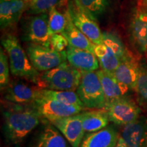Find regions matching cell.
I'll return each mask as SVG.
<instances>
[{
    "instance_id": "1",
    "label": "cell",
    "mask_w": 147,
    "mask_h": 147,
    "mask_svg": "<svg viewBox=\"0 0 147 147\" xmlns=\"http://www.w3.org/2000/svg\"><path fill=\"white\" fill-rule=\"evenodd\" d=\"M2 133L8 146L20 147L31 132L46 120L31 105H21L1 100Z\"/></svg>"
},
{
    "instance_id": "2",
    "label": "cell",
    "mask_w": 147,
    "mask_h": 147,
    "mask_svg": "<svg viewBox=\"0 0 147 147\" xmlns=\"http://www.w3.org/2000/svg\"><path fill=\"white\" fill-rule=\"evenodd\" d=\"M1 45L8 55L12 76L38 86L40 72L32 65L26 51L15 35L7 33L1 37Z\"/></svg>"
},
{
    "instance_id": "3",
    "label": "cell",
    "mask_w": 147,
    "mask_h": 147,
    "mask_svg": "<svg viewBox=\"0 0 147 147\" xmlns=\"http://www.w3.org/2000/svg\"><path fill=\"white\" fill-rule=\"evenodd\" d=\"M81 76V71L66 61L57 67L40 72L38 86L41 89L56 91H76Z\"/></svg>"
},
{
    "instance_id": "4",
    "label": "cell",
    "mask_w": 147,
    "mask_h": 147,
    "mask_svg": "<svg viewBox=\"0 0 147 147\" xmlns=\"http://www.w3.org/2000/svg\"><path fill=\"white\" fill-rule=\"evenodd\" d=\"M94 54L99 61L101 69L114 73L119 63L129 53L117 34L104 32L102 43L95 45Z\"/></svg>"
},
{
    "instance_id": "5",
    "label": "cell",
    "mask_w": 147,
    "mask_h": 147,
    "mask_svg": "<svg viewBox=\"0 0 147 147\" xmlns=\"http://www.w3.org/2000/svg\"><path fill=\"white\" fill-rule=\"evenodd\" d=\"M76 92L87 109H103L106 106V97L96 71H81Z\"/></svg>"
},
{
    "instance_id": "6",
    "label": "cell",
    "mask_w": 147,
    "mask_h": 147,
    "mask_svg": "<svg viewBox=\"0 0 147 147\" xmlns=\"http://www.w3.org/2000/svg\"><path fill=\"white\" fill-rule=\"evenodd\" d=\"M67 10L75 26L94 45L102 43L103 33L97 19L82 7L78 0H68Z\"/></svg>"
},
{
    "instance_id": "7",
    "label": "cell",
    "mask_w": 147,
    "mask_h": 147,
    "mask_svg": "<svg viewBox=\"0 0 147 147\" xmlns=\"http://www.w3.org/2000/svg\"><path fill=\"white\" fill-rule=\"evenodd\" d=\"M25 51L32 65L40 72L57 67L67 61L65 51H55L51 47L27 42Z\"/></svg>"
},
{
    "instance_id": "8",
    "label": "cell",
    "mask_w": 147,
    "mask_h": 147,
    "mask_svg": "<svg viewBox=\"0 0 147 147\" xmlns=\"http://www.w3.org/2000/svg\"><path fill=\"white\" fill-rule=\"evenodd\" d=\"M103 109L107 112L110 122L119 125H126L140 117L141 110L129 96L106 102Z\"/></svg>"
},
{
    "instance_id": "9",
    "label": "cell",
    "mask_w": 147,
    "mask_h": 147,
    "mask_svg": "<svg viewBox=\"0 0 147 147\" xmlns=\"http://www.w3.org/2000/svg\"><path fill=\"white\" fill-rule=\"evenodd\" d=\"M22 36L24 41L50 46L49 30V13L28 16L22 23Z\"/></svg>"
},
{
    "instance_id": "10",
    "label": "cell",
    "mask_w": 147,
    "mask_h": 147,
    "mask_svg": "<svg viewBox=\"0 0 147 147\" xmlns=\"http://www.w3.org/2000/svg\"><path fill=\"white\" fill-rule=\"evenodd\" d=\"M28 81L14 79L3 90V100L21 105H32L42 96L41 88Z\"/></svg>"
},
{
    "instance_id": "11",
    "label": "cell",
    "mask_w": 147,
    "mask_h": 147,
    "mask_svg": "<svg viewBox=\"0 0 147 147\" xmlns=\"http://www.w3.org/2000/svg\"><path fill=\"white\" fill-rule=\"evenodd\" d=\"M129 35L132 45L139 53L147 51V10L136 7L132 11L129 23Z\"/></svg>"
},
{
    "instance_id": "12",
    "label": "cell",
    "mask_w": 147,
    "mask_h": 147,
    "mask_svg": "<svg viewBox=\"0 0 147 147\" xmlns=\"http://www.w3.org/2000/svg\"><path fill=\"white\" fill-rule=\"evenodd\" d=\"M31 106L47 120L75 115L86 109L80 106L63 104L57 100L43 96L37 99Z\"/></svg>"
},
{
    "instance_id": "13",
    "label": "cell",
    "mask_w": 147,
    "mask_h": 147,
    "mask_svg": "<svg viewBox=\"0 0 147 147\" xmlns=\"http://www.w3.org/2000/svg\"><path fill=\"white\" fill-rule=\"evenodd\" d=\"M63 134L72 147H80L85 131L82 125L81 114L48 120Z\"/></svg>"
},
{
    "instance_id": "14",
    "label": "cell",
    "mask_w": 147,
    "mask_h": 147,
    "mask_svg": "<svg viewBox=\"0 0 147 147\" xmlns=\"http://www.w3.org/2000/svg\"><path fill=\"white\" fill-rule=\"evenodd\" d=\"M29 3L23 0H0V27L8 30L17 25Z\"/></svg>"
},
{
    "instance_id": "15",
    "label": "cell",
    "mask_w": 147,
    "mask_h": 147,
    "mask_svg": "<svg viewBox=\"0 0 147 147\" xmlns=\"http://www.w3.org/2000/svg\"><path fill=\"white\" fill-rule=\"evenodd\" d=\"M47 119L40 125L30 147H69L65 138Z\"/></svg>"
},
{
    "instance_id": "16",
    "label": "cell",
    "mask_w": 147,
    "mask_h": 147,
    "mask_svg": "<svg viewBox=\"0 0 147 147\" xmlns=\"http://www.w3.org/2000/svg\"><path fill=\"white\" fill-rule=\"evenodd\" d=\"M121 136L128 147H147V117H140L125 125Z\"/></svg>"
},
{
    "instance_id": "17",
    "label": "cell",
    "mask_w": 147,
    "mask_h": 147,
    "mask_svg": "<svg viewBox=\"0 0 147 147\" xmlns=\"http://www.w3.org/2000/svg\"><path fill=\"white\" fill-rule=\"evenodd\" d=\"M68 63L80 71H97L100 67L93 53L69 45L65 50Z\"/></svg>"
},
{
    "instance_id": "18",
    "label": "cell",
    "mask_w": 147,
    "mask_h": 147,
    "mask_svg": "<svg viewBox=\"0 0 147 147\" xmlns=\"http://www.w3.org/2000/svg\"><path fill=\"white\" fill-rule=\"evenodd\" d=\"M120 136L115 127L108 125L99 131L84 135L80 147H115Z\"/></svg>"
},
{
    "instance_id": "19",
    "label": "cell",
    "mask_w": 147,
    "mask_h": 147,
    "mask_svg": "<svg viewBox=\"0 0 147 147\" xmlns=\"http://www.w3.org/2000/svg\"><path fill=\"white\" fill-rule=\"evenodd\" d=\"M96 73L102 85L106 102L129 96L132 91L127 86L117 80L113 73L108 72L102 69H97Z\"/></svg>"
},
{
    "instance_id": "20",
    "label": "cell",
    "mask_w": 147,
    "mask_h": 147,
    "mask_svg": "<svg viewBox=\"0 0 147 147\" xmlns=\"http://www.w3.org/2000/svg\"><path fill=\"white\" fill-rule=\"evenodd\" d=\"M140 67L138 63L131 55L129 54L114 71L117 80L135 91L138 80Z\"/></svg>"
},
{
    "instance_id": "21",
    "label": "cell",
    "mask_w": 147,
    "mask_h": 147,
    "mask_svg": "<svg viewBox=\"0 0 147 147\" xmlns=\"http://www.w3.org/2000/svg\"><path fill=\"white\" fill-rule=\"evenodd\" d=\"M67 16V22L64 32L62 33L71 47L89 51L94 53L95 45L92 42L80 29L75 26L71 21L68 11L65 10Z\"/></svg>"
},
{
    "instance_id": "22",
    "label": "cell",
    "mask_w": 147,
    "mask_h": 147,
    "mask_svg": "<svg viewBox=\"0 0 147 147\" xmlns=\"http://www.w3.org/2000/svg\"><path fill=\"white\" fill-rule=\"evenodd\" d=\"M82 125L85 133L95 132L106 127L110 122L107 112L104 109H94L80 113Z\"/></svg>"
},
{
    "instance_id": "23",
    "label": "cell",
    "mask_w": 147,
    "mask_h": 147,
    "mask_svg": "<svg viewBox=\"0 0 147 147\" xmlns=\"http://www.w3.org/2000/svg\"><path fill=\"white\" fill-rule=\"evenodd\" d=\"M41 93L42 96L47 98L53 99L68 105L80 106L86 108L80 100L76 91H56L42 89Z\"/></svg>"
},
{
    "instance_id": "24",
    "label": "cell",
    "mask_w": 147,
    "mask_h": 147,
    "mask_svg": "<svg viewBox=\"0 0 147 147\" xmlns=\"http://www.w3.org/2000/svg\"><path fill=\"white\" fill-rule=\"evenodd\" d=\"M67 22L66 12L63 14L53 7L49 12V30L50 36L56 34H62L65 30Z\"/></svg>"
},
{
    "instance_id": "25",
    "label": "cell",
    "mask_w": 147,
    "mask_h": 147,
    "mask_svg": "<svg viewBox=\"0 0 147 147\" xmlns=\"http://www.w3.org/2000/svg\"><path fill=\"white\" fill-rule=\"evenodd\" d=\"M82 7L93 17L102 16L109 6L110 0H78Z\"/></svg>"
},
{
    "instance_id": "26",
    "label": "cell",
    "mask_w": 147,
    "mask_h": 147,
    "mask_svg": "<svg viewBox=\"0 0 147 147\" xmlns=\"http://www.w3.org/2000/svg\"><path fill=\"white\" fill-rule=\"evenodd\" d=\"M61 1V0H32L26 12L30 15L49 13L51 9L56 6Z\"/></svg>"
},
{
    "instance_id": "27",
    "label": "cell",
    "mask_w": 147,
    "mask_h": 147,
    "mask_svg": "<svg viewBox=\"0 0 147 147\" xmlns=\"http://www.w3.org/2000/svg\"><path fill=\"white\" fill-rule=\"evenodd\" d=\"M10 63L4 49H0V88L3 91L10 82Z\"/></svg>"
},
{
    "instance_id": "28",
    "label": "cell",
    "mask_w": 147,
    "mask_h": 147,
    "mask_svg": "<svg viewBox=\"0 0 147 147\" xmlns=\"http://www.w3.org/2000/svg\"><path fill=\"white\" fill-rule=\"evenodd\" d=\"M135 92L140 103L147 107V69L142 66Z\"/></svg>"
},
{
    "instance_id": "29",
    "label": "cell",
    "mask_w": 147,
    "mask_h": 147,
    "mask_svg": "<svg viewBox=\"0 0 147 147\" xmlns=\"http://www.w3.org/2000/svg\"><path fill=\"white\" fill-rule=\"evenodd\" d=\"M50 46L55 51L63 52L69 46V43L65 37L61 34L51 35L50 37Z\"/></svg>"
},
{
    "instance_id": "30",
    "label": "cell",
    "mask_w": 147,
    "mask_h": 147,
    "mask_svg": "<svg viewBox=\"0 0 147 147\" xmlns=\"http://www.w3.org/2000/svg\"><path fill=\"white\" fill-rule=\"evenodd\" d=\"M115 147H128V146L125 143V142L124 140L123 139V138L120 136V137H119V138L118 142H117V144H116V146Z\"/></svg>"
},
{
    "instance_id": "31",
    "label": "cell",
    "mask_w": 147,
    "mask_h": 147,
    "mask_svg": "<svg viewBox=\"0 0 147 147\" xmlns=\"http://www.w3.org/2000/svg\"><path fill=\"white\" fill-rule=\"evenodd\" d=\"M142 5L144 8L147 10V0H142Z\"/></svg>"
},
{
    "instance_id": "32",
    "label": "cell",
    "mask_w": 147,
    "mask_h": 147,
    "mask_svg": "<svg viewBox=\"0 0 147 147\" xmlns=\"http://www.w3.org/2000/svg\"><path fill=\"white\" fill-rule=\"evenodd\" d=\"M23 1H28V2H30L32 0H23Z\"/></svg>"
}]
</instances>
